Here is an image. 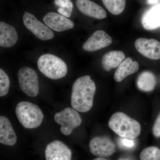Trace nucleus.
I'll return each mask as SVG.
<instances>
[{"mask_svg":"<svg viewBox=\"0 0 160 160\" xmlns=\"http://www.w3.org/2000/svg\"><path fill=\"white\" fill-rule=\"evenodd\" d=\"M96 90L95 84L90 76L78 78L72 86L71 97L72 108L80 112L89 111L93 106Z\"/></svg>","mask_w":160,"mask_h":160,"instance_id":"obj_1","label":"nucleus"},{"mask_svg":"<svg viewBox=\"0 0 160 160\" xmlns=\"http://www.w3.org/2000/svg\"><path fill=\"white\" fill-rule=\"evenodd\" d=\"M108 125L109 128L121 138L134 140L141 132L139 122L121 112H115L111 116Z\"/></svg>","mask_w":160,"mask_h":160,"instance_id":"obj_2","label":"nucleus"},{"mask_svg":"<svg viewBox=\"0 0 160 160\" xmlns=\"http://www.w3.org/2000/svg\"><path fill=\"white\" fill-rule=\"evenodd\" d=\"M15 112L19 122L26 129H35L42 122V112L33 103L26 101L20 102L17 105Z\"/></svg>","mask_w":160,"mask_h":160,"instance_id":"obj_3","label":"nucleus"},{"mask_svg":"<svg viewBox=\"0 0 160 160\" xmlns=\"http://www.w3.org/2000/svg\"><path fill=\"white\" fill-rule=\"evenodd\" d=\"M38 66L39 70L45 76L52 80L65 77L68 71L67 65L63 60L49 53L40 57Z\"/></svg>","mask_w":160,"mask_h":160,"instance_id":"obj_4","label":"nucleus"},{"mask_svg":"<svg viewBox=\"0 0 160 160\" xmlns=\"http://www.w3.org/2000/svg\"><path fill=\"white\" fill-rule=\"evenodd\" d=\"M56 122L61 126L60 131L65 135L71 134L74 129L81 125L82 120L77 110L67 107L54 115Z\"/></svg>","mask_w":160,"mask_h":160,"instance_id":"obj_5","label":"nucleus"},{"mask_svg":"<svg viewBox=\"0 0 160 160\" xmlns=\"http://www.w3.org/2000/svg\"><path fill=\"white\" fill-rule=\"evenodd\" d=\"M19 83L22 91L31 97H36L39 93L38 78L33 69L24 67L18 71Z\"/></svg>","mask_w":160,"mask_h":160,"instance_id":"obj_6","label":"nucleus"},{"mask_svg":"<svg viewBox=\"0 0 160 160\" xmlns=\"http://www.w3.org/2000/svg\"><path fill=\"white\" fill-rule=\"evenodd\" d=\"M23 21L26 28L39 39L47 41L54 38V33L51 29L38 20L31 13L25 12L23 15Z\"/></svg>","mask_w":160,"mask_h":160,"instance_id":"obj_7","label":"nucleus"},{"mask_svg":"<svg viewBox=\"0 0 160 160\" xmlns=\"http://www.w3.org/2000/svg\"><path fill=\"white\" fill-rule=\"evenodd\" d=\"M90 152L98 157L106 158L112 155L116 151L114 142L106 136L96 137L90 140Z\"/></svg>","mask_w":160,"mask_h":160,"instance_id":"obj_8","label":"nucleus"},{"mask_svg":"<svg viewBox=\"0 0 160 160\" xmlns=\"http://www.w3.org/2000/svg\"><path fill=\"white\" fill-rule=\"evenodd\" d=\"M137 51L145 57L150 59H160V42L154 39L139 38L135 42Z\"/></svg>","mask_w":160,"mask_h":160,"instance_id":"obj_9","label":"nucleus"},{"mask_svg":"<svg viewBox=\"0 0 160 160\" xmlns=\"http://www.w3.org/2000/svg\"><path fill=\"white\" fill-rule=\"evenodd\" d=\"M45 153L46 160H71L72 157L71 149L58 140L49 143Z\"/></svg>","mask_w":160,"mask_h":160,"instance_id":"obj_10","label":"nucleus"},{"mask_svg":"<svg viewBox=\"0 0 160 160\" xmlns=\"http://www.w3.org/2000/svg\"><path fill=\"white\" fill-rule=\"evenodd\" d=\"M112 43V39L106 32L98 30L94 32L83 44V49L86 51L94 52L106 48Z\"/></svg>","mask_w":160,"mask_h":160,"instance_id":"obj_11","label":"nucleus"},{"mask_svg":"<svg viewBox=\"0 0 160 160\" xmlns=\"http://www.w3.org/2000/svg\"><path fill=\"white\" fill-rule=\"evenodd\" d=\"M43 21L50 29L58 32L69 30L74 27L72 21L56 12H48L43 18Z\"/></svg>","mask_w":160,"mask_h":160,"instance_id":"obj_12","label":"nucleus"},{"mask_svg":"<svg viewBox=\"0 0 160 160\" xmlns=\"http://www.w3.org/2000/svg\"><path fill=\"white\" fill-rule=\"evenodd\" d=\"M76 5L82 13L89 17L102 19L107 17V13L102 6L90 0H77Z\"/></svg>","mask_w":160,"mask_h":160,"instance_id":"obj_13","label":"nucleus"},{"mask_svg":"<svg viewBox=\"0 0 160 160\" xmlns=\"http://www.w3.org/2000/svg\"><path fill=\"white\" fill-rule=\"evenodd\" d=\"M17 137L12 125L6 117H0V143L7 146L15 145Z\"/></svg>","mask_w":160,"mask_h":160,"instance_id":"obj_14","label":"nucleus"},{"mask_svg":"<svg viewBox=\"0 0 160 160\" xmlns=\"http://www.w3.org/2000/svg\"><path fill=\"white\" fill-rule=\"evenodd\" d=\"M18 39L17 31L13 26L0 22V46L10 48L15 45Z\"/></svg>","mask_w":160,"mask_h":160,"instance_id":"obj_15","label":"nucleus"},{"mask_svg":"<svg viewBox=\"0 0 160 160\" xmlns=\"http://www.w3.org/2000/svg\"><path fill=\"white\" fill-rule=\"evenodd\" d=\"M142 24L146 30H153L160 27V5L145 12L142 17Z\"/></svg>","mask_w":160,"mask_h":160,"instance_id":"obj_16","label":"nucleus"},{"mask_svg":"<svg viewBox=\"0 0 160 160\" xmlns=\"http://www.w3.org/2000/svg\"><path fill=\"white\" fill-rule=\"evenodd\" d=\"M138 63L133 61L130 58L123 60L114 73V79L116 82H121L128 76L135 73L138 70Z\"/></svg>","mask_w":160,"mask_h":160,"instance_id":"obj_17","label":"nucleus"},{"mask_svg":"<svg viewBox=\"0 0 160 160\" xmlns=\"http://www.w3.org/2000/svg\"><path fill=\"white\" fill-rule=\"evenodd\" d=\"M125 58L126 55L123 52L118 50L109 52L103 56L102 66L104 70L109 71L118 67Z\"/></svg>","mask_w":160,"mask_h":160,"instance_id":"obj_18","label":"nucleus"},{"mask_svg":"<svg viewBox=\"0 0 160 160\" xmlns=\"http://www.w3.org/2000/svg\"><path fill=\"white\" fill-rule=\"evenodd\" d=\"M137 86L141 91L148 92L153 90L157 84L155 76L150 71H144L138 76Z\"/></svg>","mask_w":160,"mask_h":160,"instance_id":"obj_19","label":"nucleus"},{"mask_svg":"<svg viewBox=\"0 0 160 160\" xmlns=\"http://www.w3.org/2000/svg\"><path fill=\"white\" fill-rule=\"evenodd\" d=\"M103 4L112 14L118 15L124 11L126 0H102Z\"/></svg>","mask_w":160,"mask_h":160,"instance_id":"obj_20","label":"nucleus"},{"mask_svg":"<svg viewBox=\"0 0 160 160\" xmlns=\"http://www.w3.org/2000/svg\"><path fill=\"white\" fill-rule=\"evenodd\" d=\"M54 4L59 7L58 9L59 13L67 18L71 16L73 5L70 0H54Z\"/></svg>","mask_w":160,"mask_h":160,"instance_id":"obj_21","label":"nucleus"},{"mask_svg":"<svg viewBox=\"0 0 160 160\" xmlns=\"http://www.w3.org/2000/svg\"><path fill=\"white\" fill-rule=\"evenodd\" d=\"M141 160H160V149L156 146H150L143 149L140 155Z\"/></svg>","mask_w":160,"mask_h":160,"instance_id":"obj_22","label":"nucleus"},{"mask_svg":"<svg viewBox=\"0 0 160 160\" xmlns=\"http://www.w3.org/2000/svg\"><path fill=\"white\" fill-rule=\"evenodd\" d=\"M10 87L9 77L5 71L0 69V97L5 96L8 93Z\"/></svg>","mask_w":160,"mask_h":160,"instance_id":"obj_23","label":"nucleus"},{"mask_svg":"<svg viewBox=\"0 0 160 160\" xmlns=\"http://www.w3.org/2000/svg\"><path fill=\"white\" fill-rule=\"evenodd\" d=\"M118 143L121 147L124 149H130L135 146L134 140L120 137L118 140Z\"/></svg>","mask_w":160,"mask_h":160,"instance_id":"obj_24","label":"nucleus"},{"mask_svg":"<svg viewBox=\"0 0 160 160\" xmlns=\"http://www.w3.org/2000/svg\"><path fill=\"white\" fill-rule=\"evenodd\" d=\"M152 133L155 137H160V112L155 122L152 129Z\"/></svg>","mask_w":160,"mask_h":160,"instance_id":"obj_25","label":"nucleus"},{"mask_svg":"<svg viewBox=\"0 0 160 160\" xmlns=\"http://www.w3.org/2000/svg\"><path fill=\"white\" fill-rule=\"evenodd\" d=\"M93 160H106V159H105L104 158H102V157H98L97 158H96L94 159Z\"/></svg>","mask_w":160,"mask_h":160,"instance_id":"obj_26","label":"nucleus"}]
</instances>
